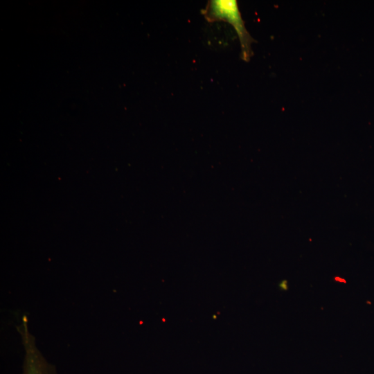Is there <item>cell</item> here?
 <instances>
[{
  "mask_svg": "<svg viewBox=\"0 0 374 374\" xmlns=\"http://www.w3.org/2000/svg\"><path fill=\"white\" fill-rule=\"evenodd\" d=\"M22 374H57L41 353L30 345L26 347Z\"/></svg>",
  "mask_w": 374,
  "mask_h": 374,
  "instance_id": "7a4b0ae2",
  "label": "cell"
},
{
  "mask_svg": "<svg viewBox=\"0 0 374 374\" xmlns=\"http://www.w3.org/2000/svg\"><path fill=\"white\" fill-rule=\"evenodd\" d=\"M202 12L209 22L223 21L233 27L240 43L242 59L249 61L252 55L253 39L245 28L237 1L211 0Z\"/></svg>",
  "mask_w": 374,
  "mask_h": 374,
  "instance_id": "6da1fadb",
  "label": "cell"
}]
</instances>
